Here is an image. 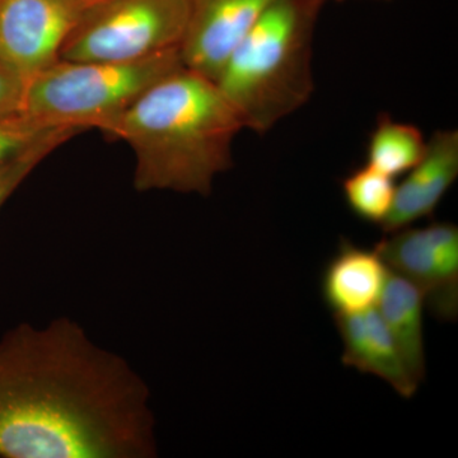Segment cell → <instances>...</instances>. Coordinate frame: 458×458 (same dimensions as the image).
Wrapping results in <instances>:
<instances>
[{"mask_svg":"<svg viewBox=\"0 0 458 458\" xmlns=\"http://www.w3.org/2000/svg\"><path fill=\"white\" fill-rule=\"evenodd\" d=\"M156 424L143 377L75 319L0 337V457L153 458Z\"/></svg>","mask_w":458,"mask_h":458,"instance_id":"obj_1","label":"cell"},{"mask_svg":"<svg viewBox=\"0 0 458 458\" xmlns=\"http://www.w3.org/2000/svg\"><path fill=\"white\" fill-rule=\"evenodd\" d=\"M242 129L216 83L182 66L98 131L131 148L137 191L208 197L216 177L233 165L232 144Z\"/></svg>","mask_w":458,"mask_h":458,"instance_id":"obj_2","label":"cell"},{"mask_svg":"<svg viewBox=\"0 0 458 458\" xmlns=\"http://www.w3.org/2000/svg\"><path fill=\"white\" fill-rule=\"evenodd\" d=\"M327 0H273L216 83L243 128L264 134L311 98L316 23Z\"/></svg>","mask_w":458,"mask_h":458,"instance_id":"obj_3","label":"cell"},{"mask_svg":"<svg viewBox=\"0 0 458 458\" xmlns=\"http://www.w3.org/2000/svg\"><path fill=\"white\" fill-rule=\"evenodd\" d=\"M182 66L180 50L131 62L59 59L27 81L22 111L57 125L98 129Z\"/></svg>","mask_w":458,"mask_h":458,"instance_id":"obj_4","label":"cell"},{"mask_svg":"<svg viewBox=\"0 0 458 458\" xmlns=\"http://www.w3.org/2000/svg\"><path fill=\"white\" fill-rule=\"evenodd\" d=\"M190 0H110L89 9L63 45L71 62H131L180 50Z\"/></svg>","mask_w":458,"mask_h":458,"instance_id":"obj_5","label":"cell"},{"mask_svg":"<svg viewBox=\"0 0 458 458\" xmlns=\"http://www.w3.org/2000/svg\"><path fill=\"white\" fill-rule=\"evenodd\" d=\"M375 246L388 269L417 286L439 321L458 316V227L433 222L388 232Z\"/></svg>","mask_w":458,"mask_h":458,"instance_id":"obj_6","label":"cell"},{"mask_svg":"<svg viewBox=\"0 0 458 458\" xmlns=\"http://www.w3.org/2000/svg\"><path fill=\"white\" fill-rule=\"evenodd\" d=\"M89 11L82 0H0V59L27 82L60 59Z\"/></svg>","mask_w":458,"mask_h":458,"instance_id":"obj_7","label":"cell"},{"mask_svg":"<svg viewBox=\"0 0 458 458\" xmlns=\"http://www.w3.org/2000/svg\"><path fill=\"white\" fill-rule=\"evenodd\" d=\"M273 0H190L182 65L216 82L229 57Z\"/></svg>","mask_w":458,"mask_h":458,"instance_id":"obj_8","label":"cell"},{"mask_svg":"<svg viewBox=\"0 0 458 458\" xmlns=\"http://www.w3.org/2000/svg\"><path fill=\"white\" fill-rule=\"evenodd\" d=\"M457 177L458 131H437L427 141L423 158L396 186L393 208L381 225L385 233L432 216Z\"/></svg>","mask_w":458,"mask_h":458,"instance_id":"obj_9","label":"cell"},{"mask_svg":"<svg viewBox=\"0 0 458 458\" xmlns=\"http://www.w3.org/2000/svg\"><path fill=\"white\" fill-rule=\"evenodd\" d=\"M334 319L342 339L344 366L382 379L403 399L415 396L419 385L376 307Z\"/></svg>","mask_w":458,"mask_h":458,"instance_id":"obj_10","label":"cell"},{"mask_svg":"<svg viewBox=\"0 0 458 458\" xmlns=\"http://www.w3.org/2000/svg\"><path fill=\"white\" fill-rule=\"evenodd\" d=\"M388 276L376 247L366 249L343 238L322 271V300L333 316L366 311L378 303Z\"/></svg>","mask_w":458,"mask_h":458,"instance_id":"obj_11","label":"cell"},{"mask_svg":"<svg viewBox=\"0 0 458 458\" xmlns=\"http://www.w3.org/2000/svg\"><path fill=\"white\" fill-rule=\"evenodd\" d=\"M376 309L396 343L410 375L420 385L427 373L423 294L408 279L390 271Z\"/></svg>","mask_w":458,"mask_h":458,"instance_id":"obj_12","label":"cell"},{"mask_svg":"<svg viewBox=\"0 0 458 458\" xmlns=\"http://www.w3.org/2000/svg\"><path fill=\"white\" fill-rule=\"evenodd\" d=\"M426 149L427 141L420 129L381 114L370 134L367 165L394 179L415 167Z\"/></svg>","mask_w":458,"mask_h":458,"instance_id":"obj_13","label":"cell"},{"mask_svg":"<svg viewBox=\"0 0 458 458\" xmlns=\"http://www.w3.org/2000/svg\"><path fill=\"white\" fill-rule=\"evenodd\" d=\"M344 199L351 212L360 221L382 225L393 208L394 179L372 165L352 170L342 183Z\"/></svg>","mask_w":458,"mask_h":458,"instance_id":"obj_14","label":"cell"},{"mask_svg":"<svg viewBox=\"0 0 458 458\" xmlns=\"http://www.w3.org/2000/svg\"><path fill=\"white\" fill-rule=\"evenodd\" d=\"M71 129L82 131L74 126L57 125L23 111L0 114V171L42 141Z\"/></svg>","mask_w":458,"mask_h":458,"instance_id":"obj_15","label":"cell"},{"mask_svg":"<svg viewBox=\"0 0 458 458\" xmlns=\"http://www.w3.org/2000/svg\"><path fill=\"white\" fill-rule=\"evenodd\" d=\"M83 132L78 129H71L54 135L35 148H32L26 155L18 158L13 164L7 165L0 171V208L11 198V195L18 189V186L29 177L38 165L53 153L56 148L72 140L75 135Z\"/></svg>","mask_w":458,"mask_h":458,"instance_id":"obj_16","label":"cell"},{"mask_svg":"<svg viewBox=\"0 0 458 458\" xmlns=\"http://www.w3.org/2000/svg\"><path fill=\"white\" fill-rule=\"evenodd\" d=\"M26 80L0 59V114L22 111Z\"/></svg>","mask_w":458,"mask_h":458,"instance_id":"obj_17","label":"cell"},{"mask_svg":"<svg viewBox=\"0 0 458 458\" xmlns=\"http://www.w3.org/2000/svg\"><path fill=\"white\" fill-rule=\"evenodd\" d=\"M87 8L92 9L98 7V5L105 4V3L110 2V0H82Z\"/></svg>","mask_w":458,"mask_h":458,"instance_id":"obj_18","label":"cell"},{"mask_svg":"<svg viewBox=\"0 0 458 458\" xmlns=\"http://www.w3.org/2000/svg\"><path fill=\"white\" fill-rule=\"evenodd\" d=\"M335 2H342V0H335Z\"/></svg>","mask_w":458,"mask_h":458,"instance_id":"obj_19","label":"cell"},{"mask_svg":"<svg viewBox=\"0 0 458 458\" xmlns=\"http://www.w3.org/2000/svg\"><path fill=\"white\" fill-rule=\"evenodd\" d=\"M342 2H343V0H342Z\"/></svg>","mask_w":458,"mask_h":458,"instance_id":"obj_20","label":"cell"}]
</instances>
